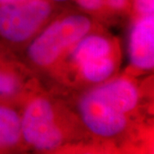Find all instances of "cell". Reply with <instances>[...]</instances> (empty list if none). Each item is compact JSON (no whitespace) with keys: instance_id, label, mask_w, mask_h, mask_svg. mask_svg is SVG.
Here are the masks:
<instances>
[{"instance_id":"5","label":"cell","mask_w":154,"mask_h":154,"mask_svg":"<svg viewBox=\"0 0 154 154\" xmlns=\"http://www.w3.org/2000/svg\"><path fill=\"white\" fill-rule=\"evenodd\" d=\"M88 91L113 109L141 121L140 112L143 95L130 74L112 77Z\"/></svg>"},{"instance_id":"10","label":"cell","mask_w":154,"mask_h":154,"mask_svg":"<svg viewBox=\"0 0 154 154\" xmlns=\"http://www.w3.org/2000/svg\"><path fill=\"white\" fill-rule=\"evenodd\" d=\"M130 14L132 19L154 15V0H131Z\"/></svg>"},{"instance_id":"13","label":"cell","mask_w":154,"mask_h":154,"mask_svg":"<svg viewBox=\"0 0 154 154\" xmlns=\"http://www.w3.org/2000/svg\"><path fill=\"white\" fill-rule=\"evenodd\" d=\"M51 1L52 3L57 4V3H64V2H68V1H70V0H50Z\"/></svg>"},{"instance_id":"4","label":"cell","mask_w":154,"mask_h":154,"mask_svg":"<svg viewBox=\"0 0 154 154\" xmlns=\"http://www.w3.org/2000/svg\"><path fill=\"white\" fill-rule=\"evenodd\" d=\"M55 14V4L50 0H28L0 5V36L12 44L33 39Z\"/></svg>"},{"instance_id":"6","label":"cell","mask_w":154,"mask_h":154,"mask_svg":"<svg viewBox=\"0 0 154 154\" xmlns=\"http://www.w3.org/2000/svg\"><path fill=\"white\" fill-rule=\"evenodd\" d=\"M132 71L145 73L154 66V15L132 19L128 40Z\"/></svg>"},{"instance_id":"12","label":"cell","mask_w":154,"mask_h":154,"mask_svg":"<svg viewBox=\"0 0 154 154\" xmlns=\"http://www.w3.org/2000/svg\"><path fill=\"white\" fill-rule=\"evenodd\" d=\"M28 0H0V5H12V4H17L22 3Z\"/></svg>"},{"instance_id":"9","label":"cell","mask_w":154,"mask_h":154,"mask_svg":"<svg viewBox=\"0 0 154 154\" xmlns=\"http://www.w3.org/2000/svg\"><path fill=\"white\" fill-rule=\"evenodd\" d=\"M81 10L89 16H110L106 9L105 0H74Z\"/></svg>"},{"instance_id":"11","label":"cell","mask_w":154,"mask_h":154,"mask_svg":"<svg viewBox=\"0 0 154 154\" xmlns=\"http://www.w3.org/2000/svg\"><path fill=\"white\" fill-rule=\"evenodd\" d=\"M109 15H124L130 13L131 0H105Z\"/></svg>"},{"instance_id":"7","label":"cell","mask_w":154,"mask_h":154,"mask_svg":"<svg viewBox=\"0 0 154 154\" xmlns=\"http://www.w3.org/2000/svg\"><path fill=\"white\" fill-rule=\"evenodd\" d=\"M22 114L14 105L0 103V151L21 147Z\"/></svg>"},{"instance_id":"3","label":"cell","mask_w":154,"mask_h":154,"mask_svg":"<svg viewBox=\"0 0 154 154\" xmlns=\"http://www.w3.org/2000/svg\"><path fill=\"white\" fill-rule=\"evenodd\" d=\"M77 117L84 130L89 133L96 143L108 145L110 147L118 144L129 145L139 140L145 130L141 121L134 119L113 109L93 94L86 91L77 101Z\"/></svg>"},{"instance_id":"1","label":"cell","mask_w":154,"mask_h":154,"mask_svg":"<svg viewBox=\"0 0 154 154\" xmlns=\"http://www.w3.org/2000/svg\"><path fill=\"white\" fill-rule=\"evenodd\" d=\"M22 112L23 145L40 152L62 151L84 133L77 116L34 89L24 99Z\"/></svg>"},{"instance_id":"8","label":"cell","mask_w":154,"mask_h":154,"mask_svg":"<svg viewBox=\"0 0 154 154\" xmlns=\"http://www.w3.org/2000/svg\"><path fill=\"white\" fill-rule=\"evenodd\" d=\"M21 69V65L11 66L0 63V99L7 100L16 96L22 99V96H27L32 91H24L28 88H24Z\"/></svg>"},{"instance_id":"2","label":"cell","mask_w":154,"mask_h":154,"mask_svg":"<svg viewBox=\"0 0 154 154\" xmlns=\"http://www.w3.org/2000/svg\"><path fill=\"white\" fill-rule=\"evenodd\" d=\"M94 28L89 15L82 12L61 14L29 43L26 53L28 62L36 69L51 72L75 43Z\"/></svg>"}]
</instances>
